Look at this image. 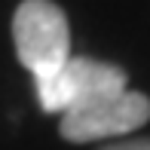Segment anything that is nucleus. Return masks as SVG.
<instances>
[{
    "mask_svg": "<svg viewBox=\"0 0 150 150\" xmlns=\"http://www.w3.org/2000/svg\"><path fill=\"white\" fill-rule=\"evenodd\" d=\"M12 43L34 80L55 74L71 58V25L64 9L52 0H22L12 16Z\"/></svg>",
    "mask_w": 150,
    "mask_h": 150,
    "instance_id": "f257e3e1",
    "label": "nucleus"
},
{
    "mask_svg": "<svg viewBox=\"0 0 150 150\" xmlns=\"http://www.w3.org/2000/svg\"><path fill=\"white\" fill-rule=\"evenodd\" d=\"M37 101L46 113H67L98 98H110L129 89V74L113 61L71 55L55 74L34 80Z\"/></svg>",
    "mask_w": 150,
    "mask_h": 150,
    "instance_id": "f03ea898",
    "label": "nucleus"
},
{
    "mask_svg": "<svg viewBox=\"0 0 150 150\" xmlns=\"http://www.w3.org/2000/svg\"><path fill=\"white\" fill-rule=\"evenodd\" d=\"M150 122V98L144 92H120L110 98H98L86 107L61 113L58 132L71 144H92L107 138H126L135 129Z\"/></svg>",
    "mask_w": 150,
    "mask_h": 150,
    "instance_id": "7ed1b4c3",
    "label": "nucleus"
},
{
    "mask_svg": "<svg viewBox=\"0 0 150 150\" xmlns=\"http://www.w3.org/2000/svg\"><path fill=\"white\" fill-rule=\"evenodd\" d=\"M98 150H150V138H122V141L104 144Z\"/></svg>",
    "mask_w": 150,
    "mask_h": 150,
    "instance_id": "20e7f679",
    "label": "nucleus"
}]
</instances>
